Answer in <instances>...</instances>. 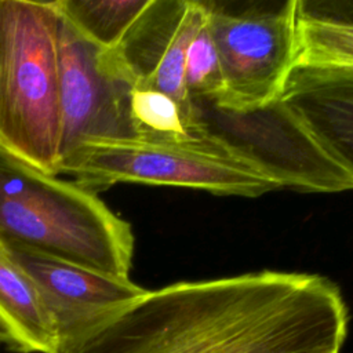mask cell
I'll return each instance as SVG.
<instances>
[{"label": "cell", "instance_id": "14", "mask_svg": "<svg viewBox=\"0 0 353 353\" xmlns=\"http://www.w3.org/2000/svg\"><path fill=\"white\" fill-rule=\"evenodd\" d=\"M295 66L353 69V28L296 15Z\"/></svg>", "mask_w": 353, "mask_h": 353}, {"label": "cell", "instance_id": "1", "mask_svg": "<svg viewBox=\"0 0 353 353\" xmlns=\"http://www.w3.org/2000/svg\"><path fill=\"white\" fill-rule=\"evenodd\" d=\"M347 324L330 279L259 270L148 290L68 353H339Z\"/></svg>", "mask_w": 353, "mask_h": 353}, {"label": "cell", "instance_id": "2", "mask_svg": "<svg viewBox=\"0 0 353 353\" xmlns=\"http://www.w3.org/2000/svg\"><path fill=\"white\" fill-rule=\"evenodd\" d=\"M0 239L130 279L131 225L74 181L41 172L0 146Z\"/></svg>", "mask_w": 353, "mask_h": 353}, {"label": "cell", "instance_id": "4", "mask_svg": "<svg viewBox=\"0 0 353 353\" xmlns=\"http://www.w3.org/2000/svg\"><path fill=\"white\" fill-rule=\"evenodd\" d=\"M189 132L281 189L353 190V178L279 98L256 109L234 110L211 98L192 97Z\"/></svg>", "mask_w": 353, "mask_h": 353}, {"label": "cell", "instance_id": "15", "mask_svg": "<svg viewBox=\"0 0 353 353\" xmlns=\"http://www.w3.org/2000/svg\"><path fill=\"white\" fill-rule=\"evenodd\" d=\"M186 88L189 98L218 101L223 91L219 58L208 32L207 19L197 30L186 55Z\"/></svg>", "mask_w": 353, "mask_h": 353}, {"label": "cell", "instance_id": "8", "mask_svg": "<svg viewBox=\"0 0 353 353\" xmlns=\"http://www.w3.org/2000/svg\"><path fill=\"white\" fill-rule=\"evenodd\" d=\"M3 241L39 290L55 330L57 353H68L85 343L148 291L130 279Z\"/></svg>", "mask_w": 353, "mask_h": 353}, {"label": "cell", "instance_id": "16", "mask_svg": "<svg viewBox=\"0 0 353 353\" xmlns=\"http://www.w3.org/2000/svg\"><path fill=\"white\" fill-rule=\"evenodd\" d=\"M296 15L310 21L353 28V1L296 0Z\"/></svg>", "mask_w": 353, "mask_h": 353}, {"label": "cell", "instance_id": "3", "mask_svg": "<svg viewBox=\"0 0 353 353\" xmlns=\"http://www.w3.org/2000/svg\"><path fill=\"white\" fill-rule=\"evenodd\" d=\"M54 1L0 0V146L58 176L62 139Z\"/></svg>", "mask_w": 353, "mask_h": 353}, {"label": "cell", "instance_id": "17", "mask_svg": "<svg viewBox=\"0 0 353 353\" xmlns=\"http://www.w3.org/2000/svg\"><path fill=\"white\" fill-rule=\"evenodd\" d=\"M0 102H1V62H0Z\"/></svg>", "mask_w": 353, "mask_h": 353}, {"label": "cell", "instance_id": "7", "mask_svg": "<svg viewBox=\"0 0 353 353\" xmlns=\"http://www.w3.org/2000/svg\"><path fill=\"white\" fill-rule=\"evenodd\" d=\"M58 62L61 159L85 142H141L131 116L137 84L114 48L87 40L59 14Z\"/></svg>", "mask_w": 353, "mask_h": 353}, {"label": "cell", "instance_id": "6", "mask_svg": "<svg viewBox=\"0 0 353 353\" xmlns=\"http://www.w3.org/2000/svg\"><path fill=\"white\" fill-rule=\"evenodd\" d=\"M223 81L218 105L250 110L276 101L295 66L296 0L230 10L204 1Z\"/></svg>", "mask_w": 353, "mask_h": 353}, {"label": "cell", "instance_id": "11", "mask_svg": "<svg viewBox=\"0 0 353 353\" xmlns=\"http://www.w3.org/2000/svg\"><path fill=\"white\" fill-rule=\"evenodd\" d=\"M0 343L15 353H57L54 325L32 279L0 239Z\"/></svg>", "mask_w": 353, "mask_h": 353}, {"label": "cell", "instance_id": "10", "mask_svg": "<svg viewBox=\"0 0 353 353\" xmlns=\"http://www.w3.org/2000/svg\"><path fill=\"white\" fill-rule=\"evenodd\" d=\"M279 99L353 178V69L294 66Z\"/></svg>", "mask_w": 353, "mask_h": 353}, {"label": "cell", "instance_id": "5", "mask_svg": "<svg viewBox=\"0 0 353 353\" xmlns=\"http://www.w3.org/2000/svg\"><path fill=\"white\" fill-rule=\"evenodd\" d=\"M59 174L74 176L76 183L94 193L120 182L176 186L245 197H258L281 189L247 165L204 149L146 142L81 143L61 159Z\"/></svg>", "mask_w": 353, "mask_h": 353}, {"label": "cell", "instance_id": "13", "mask_svg": "<svg viewBox=\"0 0 353 353\" xmlns=\"http://www.w3.org/2000/svg\"><path fill=\"white\" fill-rule=\"evenodd\" d=\"M131 116L141 137V142L164 146L200 148L223 157L212 146L204 141L199 142L190 135L185 113L179 103L157 90L135 85L131 92Z\"/></svg>", "mask_w": 353, "mask_h": 353}, {"label": "cell", "instance_id": "9", "mask_svg": "<svg viewBox=\"0 0 353 353\" xmlns=\"http://www.w3.org/2000/svg\"><path fill=\"white\" fill-rule=\"evenodd\" d=\"M205 19L204 1L150 0L114 47L138 87L157 90L179 103L188 130L190 98L186 88V55Z\"/></svg>", "mask_w": 353, "mask_h": 353}, {"label": "cell", "instance_id": "12", "mask_svg": "<svg viewBox=\"0 0 353 353\" xmlns=\"http://www.w3.org/2000/svg\"><path fill=\"white\" fill-rule=\"evenodd\" d=\"M150 0H57L59 14L87 40L103 48L120 44Z\"/></svg>", "mask_w": 353, "mask_h": 353}]
</instances>
